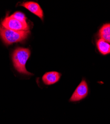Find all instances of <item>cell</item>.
Wrapping results in <instances>:
<instances>
[{
  "instance_id": "3957f363",
  "label": "cell",
  "mask_w": 110,
  "mask_h": 124,
  "mask_svg": "<svg viewBox=\"0 0 110 124\" xmlns=\"http://www.w3.org/2000/svg\"><path fill=\"white\" fill-rule=\"evenodd\" d=\"M2 25L6 29L16 31H28L29 29V26L26 22H21L12 16L6 17L2 22Z\"/></svg>"
},
{
  "instance_id": "7a4b0ae2",
  "label": "cell",
  "mask_w": 110,
  "mask_h": 124,
  "mask_svg": "<svg viewBox=\"0 0 110 124\" xmlns=\"http://www.w3.org/2000/svg\"><path fill=\"white\" fill-rule=\"evenodd\" d=\"M30 33L28 31H16L4 28L2 25L0 26V36L4 42L7 45L14 43L21 42L25 40Z\"/></svg>"
},
{
  "instance_id": "5b68a950",
  "label": "cell",
  "mask_w": 110,
  "mask_h": 124,
  "mask_svg": "<svg viewBox=\"0 0 110 124\" xmlns=\"http://www.w3.org/2000/svg\"><path fill=\"white\" fill-rule=\"evenodd\" d=\"M21 6L25 8L28 11L38 16L42 20H43V11L38 3L34 2H26L22 3Z\"/></svg>"
},
{
  "instance_id": "ba28073f",
  "label": "cell",
  "mask_w": 110,
  "mask_h": 124,
  "mask_svg": "<svg viewBox=\"0 0 110 124\" xmlns=\"http://www.w3.org/2000/svg\"><path fill=\"white\" fill-rule=\"evenodd\" d=\"M99 36L110 44V23L104 24L99 31Z\"/></svg>"
},
{
  "instance_id": "52a82bcc",
  "label": "cell",
  "mask_w": 110,
  "mask_h": 124,
  "mask_svg": "<svg viewBox=\"0 0 110 124\" xmlns=\"http://www.w3.org/2000/svg\"><path fill=\"white\" fill-rule=\"evenodd\" d=\"M96 46L101 54L106 55L110 54V44L103 39L100 38L96 42Z\"/></svg>"
},
{
  "instance_id": "6da1fadb",
  "label": "cell",
  "mask_w": 110,
  "mask_h": 124,
  "mask_svg": "<svg viewBox=\"0 0 110 124\" xmlns=\"http://www.w3.org/2000/svg\"><path fill=\"white\" fill-rule=\"evenodd\" d=\"M30 54V51L27 48L18 47L14 51L12 57L13 64L15 68L18 73L26 75H32L25 68L26 63Z\"/></svg>"
},
{
  "instance_id": "9c48e42d",
  "label": "cell",
  "mask_w": 110,
  "mask_h": 124,
  "mask_svg": "<svg viewBox=\"0 0 110 124\" xmlns=\"http://www.w3.org/2000/svg\"><path fill=\"white\" fill-rule=\"evenodd\" d=\"M15 18V19L20 20V21L22 22H26V17L25 16L24 14H23L22 13L19 12H17L14 13L13 15L11 16Z\"/></svg>"
},
{
  "instance_id": "8992f818",
  "label": "cell",
  "mask_w": 110,
  "mask_h": 124,
  "mask_svg": "<svg viewBox=\"0 0 110 124\" xmlns=\"http://www.w3.org/2000/svg\"><path fill=\"white\" fill-rule=\"evenodd\" d=\"M61 77V74L59 72L52 71L46 73L42 77L43 83L47 85H50L58 82Z\"/></svg>"
},
{
  "instance_id": "277c9868",
  "label": "cell",
  "mask_w": 110,
  "mask_h": 124,
  "mask_svg": "<svg viewBox=\"0 0 110 124\" xmlns=\"http://www.w3.org/2000/svg\"><path fill=\"white\" fill-rule=\"evenodd\" d=\"M89 94V86L86 80L83 78L77 86L69 101L76 102L81 101L86 98Z\"/></svg>"
}]
</instances>
